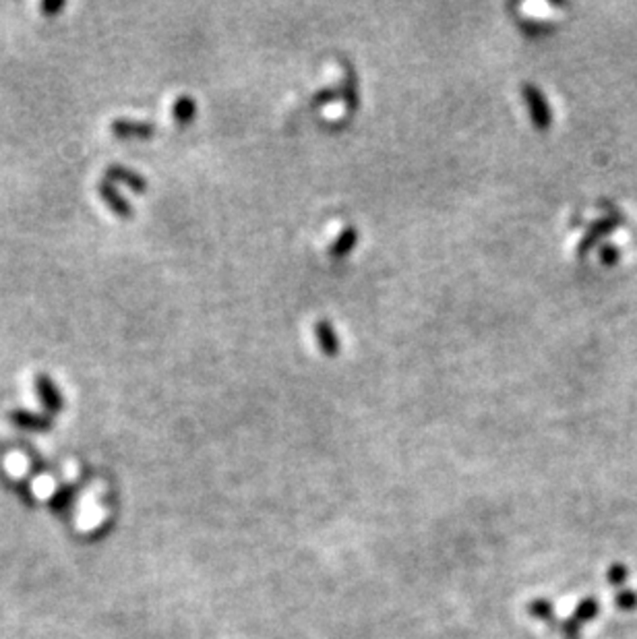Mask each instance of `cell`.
<instances>
[{"instance_id": "obj_1", "label": "cell", "mask_w": 637, "mask_h": 639, "mask_svg": "<svg viewBox=\"0 0 637 639\" xmlns=\"http://www.w3.org/2000/svg\"><path fill=\"white\" fill-rule=\"evenodd\" d=\"M522 92H524L525 106L530 110L532 122H534L540 130L549 129L552 124V110L549 106V102H546L544 94L540 92L536 86H532V83H525Z\"/></svg>"}, {"instance_id": "obj_2", "label": "cell", "mask_w": 637, "mask_h": 639, "mask_svg": "<svg viewBox=\"0 0 637 639\" xmlns=\"http://www.w3.org/2000/svg\"><path fill=\"white\" fill-rule=\"evenodd\" d=\"M33 383H36V392H38L41 404H44L48 412L58 414L60 410L65 408V398H62L60 389L57 383H54L50 374H46V373L36 374Z\"/></svg>"}, {"instance_id": "obj_3", "label": "cell", "mask_w": 637, "mask_h": 639, "mask_svg": "<svg viewBox=\"0 0 637 639\" xmlns=\"http://www.w3.org/2000/svg\"><path fill=\"white\" fill-rule=\"evenodd\" d=\"M623 221H625V220H623L621 215H608V218L597 221V224H592L590 230L586 232V236H584V238H581V242H579L578 255H579V256L588 255V251H590V248H592L594 245H597V242H598L600 238H605V236H606L608 232H613L615 228L623 226Z\"/></svg>"}, {"instance_id": "obj_4", "label": "cell", "mask_w": 637, "mask_h": 639, "mask_svg": "<svg viewBox=\"0 0 637 639\" xmlns=\"http://www.w3.org/2000/svg\"><path fill=\"white\" fill-rule=\"evenodd\" d=\"M9 420L17 428L31 430V433H48L54 425L52 416L36 414V412H30V410H13L9 414Z\"/></svg>"}, {"instance_id": "obj_5", "label": "cell", "mask_w": 637, "mask_h": 639, "mask_svg": "<svg viewBox=\"0 0 637 639\" xmlns=\"http://www.w3.org/2000/svg\"><path fill=\"white\" fill-rule=\"evenodd\" d=\"M110 130H112L114 137L119 139H151L154 137L156 127L151 122L116 118V121H112V124H110Z\"/></svg>"}, {"instance_id": "obj_6", "label": "cell", "mask_w": 637, "mask_h": 639, "mask_svg": "<svg viewBox=\"0 0 637 639\" xmlns=\"http://www.w3.org/2000/svg\"><path fill=\"white\" fill-rule=\"evenodd\" d=\"M98 193H100V197L103 199V203H106L110 210L119 215V218H122V220L133 218V207H130L129 201L122 197L121 191L116 189L112 183L102 180V183L98 184Z\"/></svg>"}, {"instance_id": "obj_7", "label": "cell", "mask_w": 637, "mask_h": 639, "mask_svg": "<svg viewBox=\"0 0 637 639\" xmlns=\"http://www.w3.org/2000/svg\"><path fill=\"white\" fill-rule=\"evenodd\" d=\"M106 180H108V183H112V184L114 183L127 184L129 189H133L137 193L148 191V178L141 176L139 172L129 170V168H124V166H119V164L108 166V168H106Z\"/></svg>"}, {"instance_id": "obj_8", "label": "cell", "mask_w": 637, "mask_h": 639, "mask_svg": "<svg viewBox=\"0 0 637 639\" xmlns=\"http://www.w3.org/2000/svg\"><path fill=\"white\" fill-rule=\"evenodd\" d=\"M315 338L325 356H337L339 354V338L331 328L329 321H317L315 323Z\"/></svg>"}, {"instance_id": "obj_9", "label": "cell", "mask_w": 637, "mask_h": 639, "mask_svg": "<svg viewBox=\"0 0 637 639\" xmlns=\"http://www.w3.org/2000/svg\"><path fill=\"white\" fill-rule=\"evenodd\" d=\"M356 242H358V230H356L354 226H348L342 234L337 236L334 242H331L329 255L334 256V259H342V256L350 255L352 251H354Z\"/></svg>"}, {"instance_id": "obj_10", "label": "cell", "mask_w": 637, "mask_h": 639, "mask_svg": "<svg viewBox=\"0 0 637 639\" xmlns=\"http://www.w3.org/2000/svg\"><path fill=\"white\" fill-rule=\"evenodd\" d=\"M528 613H530V616H534V619H538V621H543L546 625H552V627H555V625H559L555 604H552L549 598L532 600L528 604Z\"/></svg>"}, {"instance_id": "obj_11", "label": "cell", "mask_w": 637, "mask_h": 639, "mask_svg": "<svg viewBox=\"0 0 637 639\" xmlns=\"http://www.w3.org/2000/svg\"><path fill=\"white\" fill-rule=\"evenodd\" d=\"M598 613H600L598 598H594V596H588V598L578 602V607H576V610H573L571 616L581 625V627H584L586 623H590V621L597 619Z\"/></svg>"}, {"instance_id": "obj_12", "label": "cell", "mask_w": 637, "mask_h": 639, "mask_svg": "<svg viewBox=\"0 0 637 639\" xmlns=\"http://www.w3.org/2000/svg\"><path fill=\"white\" fill-rule=\"evenodd\" d=\"M172 112H175L176 122L191 124L193 121H195L197 104H195V100H193L191 95H180L178 100L175 102V108H172Z\"/></svg>"}, {"instance_id": "obj_13", "label": "cell", "mask_w": 637, "mask_h": 639, "mask_svg": "<svg viewBox=\"0 0 637 639\" xmlns=\"http://www.w3.org/2000/svg\"><path fill=\"white\" fill-rule=\"evenodd\" d=\"M77 490H79V486L77 484H67V486H60V489L54 492L52 499H50V507L54 511H65L68 505H73L75 501V497H77Z\"/></svg>"}, {"instance_id": "obj_14", "label": "cell", "mask_w": 637, "mask_h": 639, "mask_svg": "<svg viewBox=\"0 0 637 639\" xmlns=\"http://www.w3.org/2000/svg\"><path fill=\"white\" fill-rule=\"evenodd\" d=\"M627 578H629V569H627L625 565H623V562H615V565L608 567L606 580H608V583H611V586L623 590V586H625Z\"/></svg>"}, {"instance_id": "obj_15", "label": "cell", "mask_w": 637, "mask_h": 639, "mask_svg": "<svg viewBox=\"0 0 637 639\" xmlns=\"http://www.w3.org/2000/svg\"><path fill=\"white\" fill-rule=\"evenodd\" d=\"M344 100L348 104V108L354 110L358 106V87H356V77L354 73L348 68V77H345V86H344Z\"/></svg>"}, {"instance_id": "obj_16", "label": "cell", "mask_w": 637, "mask_h": 639, "mask_svg": "<svg viewBox=\"0 0 637 639\" xmlns=\"http://www.w3.org/2000/svg\"><path fill=\"white\" fill-rule=\"evenodd\" d=\"M615 604H617L621 610H627V613L629 610H635L637 608V592L635 590H625V588L619 590L617 596H615Z\"/></svg>"}, {"instance_id": "obj_17", "label": "cell", "mask_w": 637, "mask_h": 639, "mask_svg": "<svg viewBox=\"0 0 637 639\" xmlns=\"http://www.w3.org/2000/svg\"><path fill=\"white\" fill-rule=\"evenodd\" d=\"M559 629H561V634H563L565 639H579L581 637V625L576 619H573V616H570V619H565V621H561Z\"/></svg>"}, {"instance_id": "obj_18", "label": "cell", "mask_w": 637, "mask_h": 639, "mask_svg": "<svg viewBox=\"0 0 637 639\" xmlns=\"http://www.w3.org/2000/svg\"><path fill=\"white\" fill-rule=\"evenodd\" d=\"M339 95H342V92H339V89H323V92H318L315 95V104H318V106H323V104L336 102Z\"/></svg>"}, {"instance_id": "obj_19", "label": "cell", "mask_w": 637, "mask_h": 639, "mask_svg": "<svg viewBox=\"0 0 637 639\" xmlns=\"http://www.w3.org/2000/svg\"><path fill=\"white\" fill-rule=\"evenodd\" d=\"M65 3L62 0H46V3H41V13H46V15H57L62 9H65Z\"/></svg>"}]
</instances>
